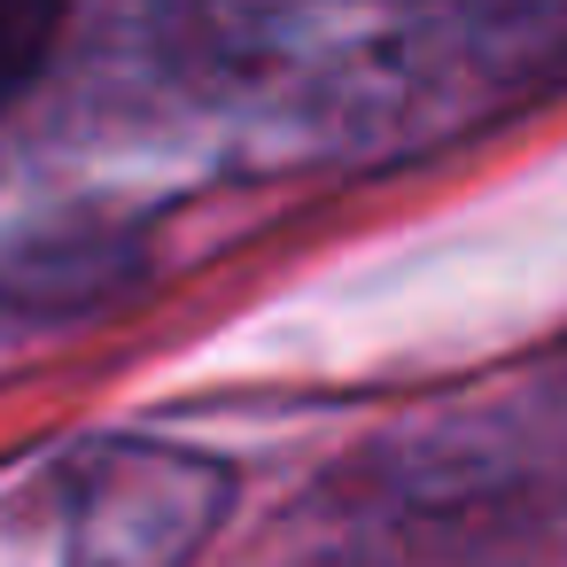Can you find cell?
Segmentation results:
<instances>
[{
	"label": "cell",
	"instance_id": "cell-2",
	"mask_svg": "<svg viewBox=\"0 0 567 567\" xmlns=\"http://www.w3.org/2000/svg\"><path fill=\"white\" fill-rule=\"evenodd\" d=\"M63 17H71V0H0V117L48 71V55L63 40Z\"/></svg>",
	"mask_w": 567,
	"mask_h": 567
},
{
	"label": "cell",
	"instance_id": "cell-1",
	"mask_svg": "<svg viewBox=\"0 0 567 567\" xmlns=\"http://www.w3.org/2000/svg\"><path fill=\"white\" fill-rule=\"evenodd\" d=\"M226 466L179 443H86L17 489L9 567H179L226 513Z\"/></svg>",
	"mask_w": 567,
	"mask_h": 567
}]
</instances>
